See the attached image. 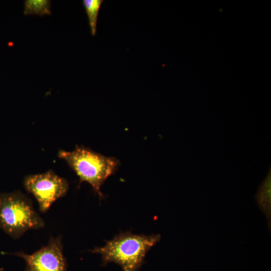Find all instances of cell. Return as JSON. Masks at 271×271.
<instances>
[{"label": "cell", "mask_w": 271, "mask_h": 271, "mask_svg": "<svg viewBox=\"0 0 271 271\" xmlns=\"http://www.w3.org/2000/svg\"><path fill=\"white\" fill-rule=\"evenodd\" d=\"M161 239L159 234L146 235L121 232L107 241L103 246L96 247L90 251L99 254L104 263L113 262L123 271H138L148 251Z\"/></svg>", "instance_id": "obj_1"}, {"label": "cell", "mask_w": 271, "mask_h": 271, "mask_svg": "<svg viewBox=\"0 0 271 271\" xmlns=\"http://www.w3.org/2000/svg\"><path fill=\"white\" fill-rule=\"evenodd\" d=\"M58 156L76 173L80 183H88L100 198L103 197L102 185L120 165L116 158L105 156L83 146H76L70 152L59 150Z\"/></svg>", "instance_id": "obj_2"}, {"label": "cell", "mask_w": 271, "mask_h": 271, "mask_svg": "<svg viewBox=\"0 0 271 271\" xmlns=\"http://www.w3.org/2000/svg\"><path fill=\"white\" fill-rule=\"evenodd\" d=\"M45 226L32 201L20 191L0 193V228L14 239Z\"/></svg>", "instance_id": "obj_3"}, {"label": "cell", "mask_w": 271, "mask_h": 271, "mask_svg": "<svg viewBox=\"0 0 271 271\" xmlns=\"http://www.w3.org/2000/svg\"><path fill=\"white\" fill-rule=\"evenodd\" d=\"M23 184L26 190L35 198L42 213L47 212L57 200L65 196L69 189L67 180L51 170L27 175Z\"/></svg>", "instance_id": "obj_4"}, {"label": "cell", "mask_w": 271, "mask_h": 271, "mask_svg": "<svg viewBox=\"0 0 271 271\" xmlns=\"http://www.w3.org/2000/svg\"><path fill=\"white\" fill-rule=\"evenodd\" d=\"M11 254L25 260V271H67L61 236H51L46 245L31 254L21 251Z\"/></svg>", "instance_id": "obj_5"}, {"label": "cell", "mask_w": 271, "mask_h": 271, "mask_svg": "<svg viewBox=\"0 0 271 271\" xmlns=\"http://www.w3.org/2000/svg\"><path fill=\"white\" fill-rule=\"evenodd\" d=\"M255 198L260 210L265 215L268 225L270 230L271 218V170L270 166L268 173L260 185Z\"/></svg>", "instance_id": "obj_6"}, {"label": "cell", "mask_w": 271, "mask_h": 271, "mask_svg": "<svg viewBox=\"0 0 271 271\" xmlns=\"http://www.w3.org/2000/svg\"><path fill=\"white\" fill-rule=\"evenodd\" d=\"M103 0H83L82 4L86 13L91 34L95 36L99 12Z\"/></svg>", "instance_id": "obj_7"}, {"label": "cell", "mask_w": 271, "mask_h": 271, "mask_svg": "<svg viewBox=\"0 0 271 271\" xmlns=\"http://www.w3.org/2000/svg\"><path fill=\"white\" fill-rule=\"evenodd\" d=\"M51 1L48 0H27L24 3V14L40 16L50 15Z\"/></svg>", "instance_id": "obj_8"}, {"label": "cell", "mask_w": 271, "mask_h": 271, "mask_svg": "<svg viewBox=\"0 0 271 271\" xmlns=\"http://www.w3.org/2000/svg\"><path fill=\"white\" fill-rule=\"evenodd\" d=\"M3 270H4L3 268H1L0 267V271H3Z\"/></svg>", "instance_id": "obj_9"}]
</instances>
